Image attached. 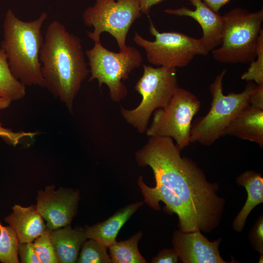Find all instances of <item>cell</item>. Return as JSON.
Here are the masks:
<instances>
[{"mask_svg": "<svg viewBox=\"0 0 263 263\" xmlns=\"http://www.w3.org/2000/svg\"><path fill=\"white\" fill-rule=\"evenodd\" d=\"M181 150L170 137L150 136L135 154L141 167L149 166L155 183L170 190L184 205L195 230L210 232L219 224L224 200L217 183L208 182L191 159L182 157Z\"/></svg>", "mask_w": 263, "mask_h": 263, "instance_id": "1", "label": "cell"}, {"mask_svg": "<svg viewBox=\"0 0 263 263\" xmlns=\"http://www.w3.org/2000/svg\"><path fill=\"white\" fill-rule=\"evenodd\" d=\"M44 87L73 112L74 101L90 73L81 41L59 21L48 25L39 52Z\"/></svg>", "mask_w": 263, "mask_h": 263, "instance_id": "2", "label": "cell"}, {"mask_svg": "<svg viewBox=\"0 0 263 263\" xmlns=\"http://www.w3.org/2000/svg\"><path fill=\"white\" fill-rule=\"evenodd\" d=\"M47 17L44 12L35 20L23 21L11 9L5 14L0 48L12 73L25 86L44 87L39 52L44 42L42 27Z\"/></svg>", "mask_w": 263, "mask_h": 263, "instance_id": "3", "label": "cell"}, {"mask_svg": "<svg viewBox=\"0 0 263 263\" xmlns=\"http://www.w3.org/2000/svg\"><path fill=\"white\" fill-rule=\"evenodd\" d=\"M223 17L222 42L219 48L212 51L213 58L223 63H250L254 60L263 29V8L251 12L237 7Z\"/></svg>", "mask_w": 263, "mask_h": 263, "instance_id": "4", "label": "cell"}, {"mask_svg": "<svg viewBox=\"0 0 263 263\" xmlns=\"http://www.w3.org/2000/svg\"><path fill=\"white\" fill-rule=\"evenodd\" d=\"M226 70H223L209 86L212 95L211 106L206 115L196 119L191 125L190 143L209 146L221 137L233 119L249 104V96L257 85L248 82L239 93L225 95L223 81Z\"/></svg>", "mask_w": 263, "mask_h": 263, "instance_id": "5", "label": "cell"}, {"mask_svg": "<svg viewBox=\"0 0 263 263\" xmlns=\"http://www.w3.org/2000/svg\"><path fill=\"white\" fill-rule=\"evenodd\" d=\"M143 67V75L134 87L142 96L141 102L134 109L121 107L120 111L125 121L140 133L146 132L152 113L166 107L179 87L176 68L145 64Z\"/></svg>", "mask_w": 263, "mask_h": 263, "instance_id": "6", "label": "cell"}, {"mask_svg": "<svg viewBox=\"0 0 263 263\" xmlns=\"http://www.w3.org/2000/svg\"><path fill=\"white\" fill-rule=\"evenodd\" d=\"M91 76L90 81L97 79L99 86L106 84L111 99L116 102L124 99L128 91L122 81L127 80L132 71L143 62L140 52L135 47L127 46L124 51L118 53L104 47L100 41L86 51Z\"/></svg>", "mask_w": 263, "mask_h": 263, "instance_id": "7", "label": "cell"}, {"mask_svg": "<svg viewBox=\"0 0 263 263\" xmlns=\"http://www.w3.org/2000/svg\"><path fill=\"white\" fill-rule=\"evenodd\" d=\"M139 0H95L93 5L85 9L82 19L85 25L93 27L87 31L94 42L100 41V35L107 32L115 39L120 51H124L130 28L142 17Z\"/></svg>", "mask_w": 263, "mask_h": 263, "instance_id": "8", "label": "cell"}, {"mask_svg": "<svg viewBox=\"0 0 263 263\" xmlns=\"http://www.w3.org/2000/svg\"><path fill=\"white\" fill-rule=\"evenodd\" d=\"M149 31L153 41L135 32L134 42L146 51L148 61L155 66L177 68L188 65L196 55H207L200 39L177 32H160L150 19Z\"/></svg>", "mask_w": 263, "mask_h": 263, "instance_id": "9", "label": "cell"}, {"mask_svg": "<svg viewBox=\"0 0 263 263\" xmlns=\"http://www.w3.org/2000/svg\"><path fill=\"white\" fill-rule=\"evenodd\" d=\"M201 103L192 93L178 87L168 106L156 110L146 131L150 136L171 137L182 150L189 146L192 121Z\"/></svg>", "mask_w": 263, "mask_h": 263, "instance_id": "10", "label": "cell"}, {"mask_svg": "<svg viewBox=\"0 0 263 263\" xmlns=\"http://www.w3.org/2000/svg\"><path fill=\"white\" fill-rule=\"evenodd\" d=\"M78 191L60 188L54 185L38 191L36 208L46 222L48 228L53 230L69 225L76 213L79 200Z\"/></svg>", "mask_w": 263, "mask_h": 263, "instance_id": "11", "label": "cell"}, {"mask_svg": "<svg viewBox=\"0 0 263 263\" xmlns=\"http://www.w3.org/2000/svg\"><path fill=\"white\" fill-rule=\"evenodd\" d=\"M221 239L209 241L200 230H176L173 235V249L184 263H226L220 255Z\"/></svg>", "mask_w": 263, "mask_h": 263, "instance_id": "12", "label": "cell"}, {"mask_svg": "<svg viewBox=\"0 0 263 263\" xmlns=\"http://www.w3.org/2000/svg\"><path fill=\"white\" fill-rule=\"evenodd\" d=\"M194 7L191 10L186 6L167 8L165 13L173 16L188 17L201 26L203 35L200 40L207 54L216 49L222 42L224 20L223 16L210 8L202 0H188Z\"/></svg>", "mask_w": 263, "mask_h": 263, "instance_id": "13", "label": "cell"}, {"mask_svg": "<svg viewBox=\"0 0 263 263\" xmlns=\"http://www.w3.org/2000/svg\"><path fill=\"white\" fill-rule=\"evenodd\" d=\"M137 183L144 197V202L149 207L160 210L159 202H163L166 205L167 212L177 215L180 230L185 232L195 231L184 205L167 188L158 183H156L154 187H149L144 183L142 176H139Z\"/></svg>", "mask_w": 263, "mask_h": 263, "instance_id": "14", "label": "cell"}, {"mask_svg": "<svg viewBox=\"0 0 263 263\" xmlns=\"http://www.w3.org/2000/svg\"><path fill=\"white\" fill-rule=\"evenodd\" d=\"M231 136L254 142L263 147V110L249 104L243 108L225 129L223 136Z\"/></svg>", "mask_w": 263, "mask_h": 263, "instance_id": "15", "label": "cell"}, {"mask_svg": "<svg viewBox=\"0 0 263 263\" xmlns=\"http://www.w3.org/2000/svg\"><path fill=\"white\" fill-rule=\"evenodd\" d=\"M5 221L14 230L20 243L32 242L47 228L36 205L23 207L15 205Z\"/></svg>", "mask_w": 263, "mask_h": 263, "instance_id": "16", "label": "cell"}, {"mask_svg": "<svg viewBox=\"0 0 263 263\" xmlns=\"http://www.w3.org/2000/svg\"><path fill=\"white\" fill-rule=\"evenodd\" d=\"M50 236L58 263H75L79 252L88 239L85 228H73L70 225L50 229Z\"/></svg>", "mask_w": 263, "mask_h": 263, "instance_id": "17", "label": "cell"}, {"mask_svg": "<svg viewBox=\"0 0 263 263\" xmlns=\"http://www.w3.org/2000/svg\"><path fill=\"white\" fill-rule=\"evenodd\" d=\"M143 204V202L131 204L105 221L92 226H86L87 238L97 241L108 248L117 242L116 237L121 227Z\"/></svg>", "mask_w": 263, "mask_h": 263, "instance_id": "18", "label": "cell"}, {"mask_svg": "<svg viewBox=\"0 0 263 263\" xmlns=\"http://www.w3.org/2000/svg\"><path fill=\"white\" fill-rule=\"evenodd\" d=\"M236 182L244 187L247 193L245 203L233 223L234 230L241 232L251 211L256 206L263 203V178L260 173L247 170L239 175Z\"/></svg>", "mask_w": 263, "mask_h": 263, "instance_id": "19", "label": "cell"}, {"mask_svg": "<svg viewBox=\"0 0 263 263\" xmlns=\"http://www.w3.org/2000/svg\"><path fill=\"white\" fill-rule=\"evenodd\" d=\"M142 237V232L139 231L126 240L116 242L110 245L108 248L111 263H147L138 248V243Z\"/></svg>", "mask_w": 263, "mask_h": 263, "instance_id": "20", "label": "cell"}, {"mask_svg": "<svg viewBox=\"0 0 263 263\" xmlns=\"http://www.w3.org/2000/svg\"><path fill=\"white\" fill-rule=\"evenodd\" d=\"M25 86L12 73L3 49L0 48V97L11 101L23 98Z\"/></svg>", "mask_w": 263, "mask_h": 263, "instance_id": "21", "label": "cell"}, {"mask_svg": "<svg viewBox=\"0 0 263 263\" xmlns=\"http://www.w3.org/2000/svg\"><path fill=\"white\" fill-rule=\"evenodd\" d=\"M19 240L15 231L10 226H4L0 222V262L3 263H19Z\"/></svg>", "mask_w": 263, "mask_h": 263, "instance_id": "22", "label": "cell"}, {"mask_svg": "<svg viewBox=\"0 0 263 263\" xmlns=\"http://www.w3.org/2000/svg\"><path fill=\"white\" fill-rule=\"evenodd\" d=\"M107 247L97 241L89 239L81 246V250L77 260L78 263H111Z\"/></svg>", "mask_w": 263, "mask_h": 263, "instance_id": "23", "label": "cell"}, {"mask_svg": "<svg viewBox=\"0 0 263 263\" xmlns=\"http://www.w3.org/2000/svg\"><path fill=\"white\" fill-rule=\"evenodd\" d=\"M33 243L35 250L41 263H58L50 236V229L47 227Z\"/></svg>", "mask_w": 263, "mask_h": 263, "instance_id": "24", "label": "cell"}, {"mask_svg": "<svg viewBox=\"0 0 263 263\" xmlns=\"http://www.w3.org/2000/svg\"><path fill=\"white\" fill-rule=\"evenodd\" d=\"M257 59L250 62L246 72L241 75L242 80L254 82L257 85L263 84V30L258 39L256 51Z\"/></svg>", "mask_w": 263, "mask_h": 263, "instance_id": "25", "label": "cell"}, {"mask_svg": "<svg viewBox=\"0 0 263 263\" xmlns=\"http://www.w3.org/2000/svg\"><path fill=\"white\" fill-rule=\"evenodd\" d=\"M37 134V132H15L11 129L3 127L0 122V137L13 146L17 145L22 138L26 137L33 138Z\"/></svg>", "mask_w": 263, "mask_h": 263, "instance_id": "26", "label": "cell"}, {"mask_svg": "<svg viewBox=\"0 0 263 263\" xmlns=\"http://www.w3.org/2000/svg\"><path fill=\"white\" fill-rule=\"evenodd\" d=\"M250 241L254 248L261 255L263 253V215L258 219L249 235Z\"/></svg>", "mask_w": 263, "mask_h": 263, "instance_id": "27", "label": "cell"}, {"mask_svg": "<svg viewBox=\"0 0 263 263\" xmlns=\"http://www.w3.org/2000/svg\"><path fill=\"white\" fill-rule=\"evenodd\" d=\"M18 254L23 263H40L35 250L33 243H19Z\"/></svg>", "mask_w": 263, "mask_h": 263, "instance_id": "28", "label": "cell"}, {"mask_svg": "<svg viewBox=\"0 0 263 263\" xmlns=\"http://www.w3.org/2000/svg\"><path fill=\"white\" fill-rule=\"evenodd\" d=\"M179 260L177 254L173 249H163L152 258V263H175Z\"/></svg>", "mask_w": 263, "mask_h": 263, "instance_id": "29", "label": "cell"}, {"mask_svg": "<svg viewBox=\"0 0 263 263\" xmlns=\"http://www.w3.org/2000/svg\"><path fill=\"white\" fill-rule=\"evenodd\" d=\"M248 102L250 105L263 110V84L256 86L249 96Z\"/></svg>", "mask_w": 263, "mask_h": 263, "instance_id": "30", "label": "cell"}, {"mask_svg": "<svg viewBox=\"0 0 263 263\" xmlns=\"http://www.w3.org/2000/svg\"><path fill=\"white\" fill-rule=\"evenodd\" d=\"M165 0H139L142 14L149 15L151 9Z\"/></svg>", "mask_w": 263, "mask_h": 263, "instance_id": "31", "label": "cell"}, {"mask_svg": "<svg viewBox=\"0 0 263 263\" xmlns=\"http://www.w3.org/2000/svg\"><path fill=\"white\" fill-rule=\"evenodd\" d=\"M210 8L216 12H219L221 8L231 0H202Z\"/></svg>", "mask_w": 263, "mask_h": 263, "instance_id": "32", "label": "cell"}, {"mask_svg": "<svg viewBox=\"0 0 263 263\" xmlns=\"http://www.w3.org/2000/svg\"><path fill=\"white\" fill-rule=\"evenodd\" d=\"M11 102V101L6 98L0 97V110L4 109L8 107Z\"/></svg>", "mask_w": 263, "mask_h": 263, "instance_id": "33", "label": "cell"}, {"mask_svg": "<svg viewBox=\"0 0 263 263\" xmlns=\"http://www.w3.org/2000/svg\"><path fill=\"white\" fill-rule=\"evenodd\" d=\"M263 255H261V256H260V260L259 261V263H263Z\"/></svg>", "mask_w": 263, "mask_h": 263, "instance_id": "34", "label": "cell"}]
</instances>
